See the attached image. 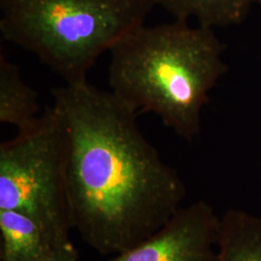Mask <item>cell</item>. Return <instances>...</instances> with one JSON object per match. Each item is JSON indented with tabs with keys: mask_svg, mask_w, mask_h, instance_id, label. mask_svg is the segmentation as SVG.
<instances>
[{
	"mask_svg": "<svg viewBox=\"0 0 261 261\" xmlns=\"http://www.w3.org/2000/svg\"><path fill=\"white\" fill-rule=\"evenodd\" d=\"M51 94L72 227L102 254L125 252L158 232L183 207L187 189L141 134L139 113L87 80Z\"/></svg>",
	"mask_w": 261,
	"mask_h": 261,
	"instance_id": "6da1fadb",
	"label": "cell"
},
{
	"mask_svg": "<svg viewBox=\"0 0 261 261\" xmlns=\"http://www.w3.org/2000/svg\"><path fill=\"white\" fill-rule=\"evenodd\" d=\"M111 91L136 112H153L178 137L200 136L201 114L226 72L213 28L189 21L134 29L111 49Z\"/></svg>",
	"mask_w": 261,
	"mask_h": 261,
	"instance_id": "7a4b0ae2",
	"label": "cell"
},
{
	"mask_svg": "<svg viewBox=\"0 0 261 261\" xmlns=\"http://www.w3.org/2000/svg\"><path fill=\"white\" fill-rule=\"evenodd\" d=\"M156 6V0H0V31L71 84L87 80L98 58Z\"/></svg>",
	"mask_w": 261,
	"mask_h": 261,
	"instance_id": "3957f363",
	"label": "cell"
},
{
	"mask_svg": "<svg viewBox=\"0 0 261 261\" xmlns=\"http://www.w3.org/2000/svg\"><path fill=\"white\" fill-rule=\"evenodd\" d=\"M0 209L35 221L63 249H75L68 205L64 139L54 106L17 137L0 144Z\"/></svg>",
	"mask_w": 261,
	"mask_h": 261,
	"instance_id": "277c9868",
	"label": "cell"
},
{
	"mask_svg": "<svg viewBox=\"0 0 261 261\" xmlns=\"http://www.w3.org/2000/svg\"><path fill=\"white\" fill-rule=\"evenodd\" d=\"M221 217L198 200L182 207L158 232L108 261H217Z\"/></svg>",
	"mask_w": 261,
	"mask_h": 261,
	"instance_id": "5b68a950",
	"label": "cell"
},
{
	"mask_svg": "<svg viewBox=\"0 0 261 261\" xmlns=\"http://www.w3.org/2000/svg\"><path fill=\"white\" fill-rule=\"evenodd\" d=\"M1 261H29L77 253L56 245L31 218L0 209Z\"/></svg>",
	"mask_w": 261,
	"mask_h": 261,
	"instance_id": "8992f818",
	"label": "cell"
},
{
	"mask_svg": "<svg viewBox=\"0 0 261 261\" xmlns=\"http://www.w3.org/2000/svg\"><path fill=\"white\" fill-rule=\"evenodd\" d=\"M217 261H261V217L238 208L221 216Z\"/></svg>",
	"mask_w": 261,
	"mask_h": 261,
	"instance_id": "52a82bcc",
	"label": "cell"
},
{
	"mask_svg": "<svg viewBox=\"0 0 261 261\" xmlns=\"http://www.w3.org/2000/svg\"><path fill=\"white\" fill-rule=\"evenodd\" d=\"M38 95L22 79L19 67L0 51V122L28 130L40 115Z\"/></svg>",
	"mask_w": 261,
	"mask_h": 261,
	"instance_id": "ba28073f",
	"label": "cell"
},
{
	"mask_svg": "<svg viewBox=\"0 0 261 261\" xmlns=\"http://www.w3.org/2000/svg\"><path fill=\"white\" fill-rule=\"evenodd\" d=\"M174 19L196 20L207 28H228L244 21L261 0H156Z\"/></svg>",
	"mask_w": 261,
	"mask_h": 261,
	"instance_id": "9c48e42d",
	"label": "cell"
},
{
	"mask_svg": "<svg viewBox=\"0 0 261 261\" xmlns=\"http://www.w3.org/2000/svg\"><path fill=\"white\" fill-rule=\"evenodd\" d=\"M29 261H77V253L64 254V255H59V256L49 257V258H42V259Z\"/></svg>",
	"mask_w": 261,
	"mask_h": 261,
	"instance_id": "30bf717a",
	"label": "cell"
}]
</instances>
